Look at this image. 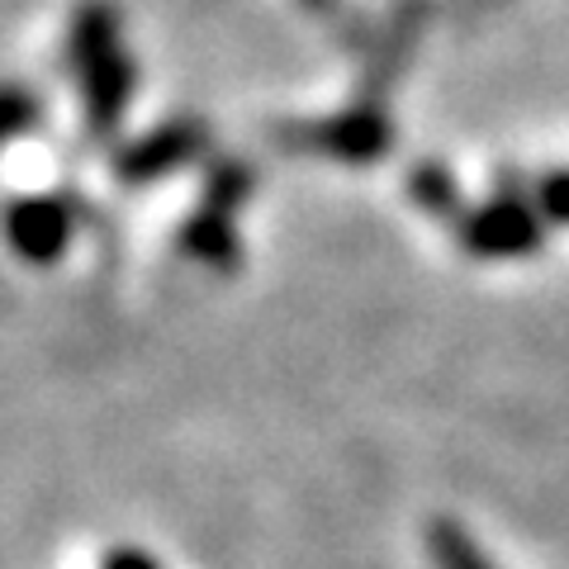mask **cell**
Returning a JSON list of instances; mask_svg holds the SVG:
<instances>
[{"mask_svg": "<svg viewBox=\"0 0 569 569\" xmlns=\"http://www.w3.org/2000/svg\"><path fill=\"white\" fill-rule=\"evenodd\" d=\"M413 200L427 209H451L456 204V186L447 181L441 167H418L413 171Z\"/></svg>", "mask_w": 569, "mask_h": 569, "instance_id": "9", "label": "cell"}, {"mask_svg": "<svg viewBox=\"0 0 569 569\" xmlns=\"http://www.w3.org/2000/svg\"><path fill=\"white\" fill-rule=\"evenodd\" d=\"M432 556H437L441 569H489L485 560H479V550L470 546L466 531L451 527V522H437V531H432Z\"/></svg>", "mask_w": 569, "mask_h": 569, "instance_id": "7", "label": "cell"}, {"mask_svg": "<svg viewBox=\"0 0 569 569\" xmlns=\"http://www.w3.org/2000/svg\"><path fill=\"white\" fill-rule=\"evenodd\" d=\"M200 148H204V129H200V123H186L181 119V123H167V129H157L152 138L133 142V148L123 152L119 171H123V181H148V176H162L171 167L190 162Z\"/></svg>", "mask_w": 569, "mask_h": 569, "instance_id": "5", "label": "cell"}, {"mask_svg": "<svg viewBox=\"0 0 569 569\" xmlns=\"http://www.w3.org/2000/svg\"><path fill=\"white\" fill-rule=\"evenodd\" d=\"M104 569H162V565L142 556V550H114V556H104Z\"/></svg>", "mask_w": 569, "mask_h": 569, "instance_id": "11", "label": "cell"}, {"mask_svg": "<svg viewBox=\"0 0 569 569\" xmlns=\"http://www.w3.org/2000/svg\"><path fill=\"white\" fill-rule=\"evenodd\" d=\"M537 209L546 213V219H556V223H569V171H550L537 181Z\"/></svg>", "mask_w": 569, "mask_h": 569, "instance_id": "10", "label": "cell"}, {"mask_svg": "<svg viewBox=\"0 0 569 569\" xmlns=\"http://www.w3.org/2000/svg\"><path fill=\"white\" fill-rule=\"evenodd\" d=\"M186 247L194 257L213 261V266L233 261V228H228V209H213V213H204V219H194L190 233H186Z\"/></svg>", "mask_w": 569, "mask_h": 569, "instance_id": "6", "label": "cell"}, {"mask_svg": "<svg viewBox=\"0 0 569 569\" xmlns=\"http://www.w3.org/2000/svg\"><path fill=\"white\" fill-rule=\"evenodd\" d=\"M67 58L81 81L86 129L96 138H110L119 129L123 110H129V96H133V62H129V52H123L119 10L104 6V0H86V6L71 14Z\"/></svg>", "mask_w": 569, "mask_h": 569, "instance_id": "1", "label": "cell"}, {"mask_svg": "<svg viewBox=\"0 0 569 569\" xmlns=\"http://www.w3.org/2000/svg\"><path fill=\"white\" fill-rule=\"evenodd\" d=\"M460 242L475 257H527L541 247V219L518 200H493L460 219Z\"/></svg>", "mask_w": 569, "mask_h": 569, "instance_id": "2", "label": "cell"}, {"mask_svg": "<svg viewBox=\"0 0 569 569\" xmlns=\"http://www.w3.org/2000/svg\"><path fill=\"white\" fill-rule=\"evenodd\" d=\"M6 238L24 261H52L71 238V213L62 200H20L6 213Z\"/></svg>", "mask_w": 569, "mask_h": 569, "instance_id": "3", "label": "cell"}, {"mask_svg": "<svg viewBox=\"0 0 569 569\" xmlns=\"http://www.w3.org/2000/svg\"><path fill=\"white\" fill-rule=\"evenodd\" d=\"M295 142H318L328 157H342V162H370V157L385 152L389 129H385V114L351 110L332 123H318V129H299Z\"/></svg>", "mask_w": 569, "mask_h": 569, "instance_id": "4", "label": "cell"}, {"mask_svg": "<svg viewBox=\"0 0 569 569\" xmlns=\"http://www.w3.org/2000/svg\"><path fill=\"white\" fill-rule=\"evenodd\" d=\"M33 119H39V100H33L24 86H0V148H6L10 138H20Z\"/></svg>", "mask_w": 569, "mask_h": 569, "instance_id": "8", "label": "cell"}, {"mask_svg": "<svg viewBox=\"0 0 569 569\" xmlns=\"http://www.w3.org/2000/svg\"><path fill=\"white\" fill-rule=\"evenodd\" d=\"M305 6H313V10H328V6H332V0H305Z\"/></svg>", "mask_w": 569, "mask_h": 569, "instance_id": "12", "label": "cell"}]
</instances>
